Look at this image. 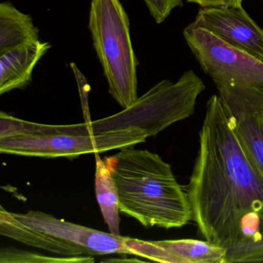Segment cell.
<instances>
[{"mask_svg":"<svg viewBox=\"0 0 263 263\" xmlns=\"http://www.w3.org/2000/svg\"><path fill=\"white\" fill-rule=\"evenodd\" d=\"M186 192L205 240L228 249L263 236V177L241 147L219 95L206 104Z\"/></svg>","mask_w":263,"mask_h":263,"instance_id":"cell-1","label":"cell"},{"mask_svg":"<svg viewBox=\"0 0 263 263\" xmlns=\"http://www.w3.org/2000/svg\"><path fill=\"white\" fill-rule=\"evenodd\" d=\"M119 193L120 210L145 227L181 228L192 219L187 192L158 154L133 147L106 157Z\"/></svg>","mask_w":263,"mask_h":263,"instance_id":"cell-2","label":"cell"},{"mask_svg":"<svg viewBox=\"0 0 263 263\" xmlns=\"http://www.w3.org/2000/svg\"><path fill=\"white\" fill-rule=\"evenodd\" d=\"M204 88L202 80L193 70H189L177 82L164 80L158 83L116 115L84 124H69L66 130L67 134L98 135L140 128L147 136H155L172 124L192 116L198 97Z\"/></svg>","mask_w":263,"mask_h":263,"instance_id":"cell-3","label":"cell"},{"mask_svg":"<svg viewBox=\"0 0 263 263\" xmlns=\"http://www.w3.org/2000/svg\"><path fill=\"white\" fill-rule=\"evenodd\" d=\"M88 29L108 84L109 93L123 108L138 99V58L130 21L120 0H92Z\"/></svg>","mask_w":263,"mask_h":263,"instance_id":"cell-4","label":"cell"},{"mask_svg":"<svg viewBox=\"0 0 263 263\" xmlns=\"http://www.w3.org/2000/svg\"><path fill=\"white\" fill-rule=\"evenodd\" d=\"M183 34L203 71L216 85L220 98L263 93V61L192 24Z\"/></svg>","mask_w":263,"mask_h":263,"instance_id":"cell-5","label":"cell"},{"mask_svg":"<svg viewBox=\"0 0 263 263\" xmlns=\"http://www.w3.org/2000/svg\"><path fill=\"white\" fill-rule=\"evenodd\" d=\"M148 138L140 128H127L98 135L20 134L0 138V152L27 157L73 159L87 154L103 153L134 147Z\"/></svg>","mask_w":263,"mask_h":263,"instance_id":"cell-6","label":"cell"},{"mask_svg":"<svg viewBox=\"0 0 263 263\" xmlns=\"http://www.w3.org/2000/svg\"><path fill=\"white\" fill-rule=\"evenodd\" d=\"M191 24L263 61V30L241 6L201 7Z\"/></svg>","mask_w":263,"mask_h":263,"instance_id":"cell-7","label":"cell"},{"mask_svg":"<svg viewBox=\"0 0 263 263\" xmlns=\"http://www.w3.org/2000/svg\"><path fill=\"white\" fill-rule=\"evenodd\" d=\"M13 215L16 219L30 227L78 246L82 249L84 255H133L126 245V237L121 235L107 233L68 222L41 211H30L26 214Z\"/></svg>","mask_w":263,"mask_h":263,"instance_id":"cell-8","label":"cell"},{"mask_svg":"<svg viewBox=\"0 0 263 263\" xmlns=\"http://www.w3.org/2000/svg\"><path fill=\"white\" fill-rule=\"evenodd\" d=\"M221 100L245 154L263 177V93Z\"/></svg>","mask_w":263,"mask_h":263,"instance_id":"cell-9","label":"cell"},{"mask_svg":"<svg viewBox=\"0 0 263 263\" xmlns=\"http://www.w3.org/2000/svg\"><path fill=\"white\" fill-rule=\"evenodd\" d=\"M50 48V43L37 41L0 54V95L27 87L35 67Z\"/></svg>","mask_w":263,"mask_h":263,"instance_id":"cell-10","label":"cell"},{"mask_svg":"<svg viewBox=\"0 0 263 263\" xmlns=\"http://www.w3.org/2000/svg\"><path fill=\"white\" fill-rule=\"evenodd\" d=\"M0 233L27 246L58 255L64 256L84 255L82 249L78 246L21 222L3 206L0 207Z\"/></svg>","mask_w":263,"mask_h":263,"instance_id":"cell-11","label":"cell"},{"mask_svg":"<svg viewBox=\"0 0 263 263\" xmlns=\"http://www.w3.org/2000/svg\"><path fill=\"white\" fill-rule=\"evenodd\" d=\"M39 29L33 18L13 4H0V54L28 43L40 41Z\"/></svg>","mask_w":263,"mask_h":263,"instance_id":"cell-12","label":"cell"},{"mask_svg":"<svg viewBox=\"0 0 263 263\" xmlns=\"http://www.w3.org/2000/svg\"><path fill=\"white\" fill-rule=\"evenodd\" d=\"M96 158L95 192L98 204L109 231L114 235H120V200L118 187L111 171L99 153Z\"/></svg>","mask_w":263,"mask_h":263,"instance_id":"cell-13","label":"cell"},{"mask_svg":"<svg viewBox=\"0 0 263 263\" xmlns=\"http://www.w3.org/2000/svg\"><path fill=\"white\" fill-rule=\"evenodd\" d=\"M155 241L181 263H228V249L208 240L182 238Z\"/></svg>","mask_w":263,"mask_h":263,"instance_id":"cell-14","label":"cell"},{"mask_svg":"<svg viewBox=\"0 0 263 263\" xmlns=\"http://www.w3.org/2000/svg\"><path fill=\"white\" fill-rule=\"evenodd\" d=\"M90 256L54 257L39 252L23 250L16 248H4L0 251V263H90L95 262Z\"/></svg>","mask_w":263,"mask_h":263,"instance_id":"cell-15","label":"cell"},{"mask_svg":"<svg viewBox=\"0 0 263 263\" xmlns=\"http://www.w3.org/2000/svg\"><path fill=\"white\" fill-rule=\"evenodd\" d=\"M125 242L134 255L158 262L181 263V261L176 256L157 244L155 241H143L138 238L126 237Z\"/></svg>","mask_w":263,"mask_h":263,"instance_id":"cell-16","label":"cell"},{"mask_svg":"<svg viewBox=\"0 0 263 263\" xmlns=\"http://www.w3.org/2000/svg\"><path fill=\"white\" fill-rule=\"evenodd\" d=\"M228 263L263 262V236L228 249Z\"/></svg>","mask_w":263,"mask_h":263,"instance_id":"cell-17","label":"cell"},{"mask_svg":"<svg viewBox=\"0 0 263 263\" xmlns=\"http://www.w3.org/2000/svg\"><path fill=\"white\" fill-rule=\"evenodd\" d=\"M156 24L164 22L172 10L183 6V0H143Z\"/></svg>","mask_w":263,"mask_h":263,"instance_id":"cell-18","label":"cell"},{"mask_svg":"<svg viewBox=\"0 0 263 263\" xmlns=\"http://www.w3.org/2000/svg\"><path fill=\"white\" fill-rule=\"evenodd\" d=\"M243 0H187V3L198 4L201 7H235L241 6Z\"/></svg>","mask_w":263,"mask_h":263,"instance_id":"cell-19","label":"cell"},{"mask_svg":"<svg viewBox=\"0 0 263 263\" xmlns=\"http://www.w3.org/2000/svg\"><path fill=\"white\" fill-rule=\"evenodd\" d=\"M101 261H109V262H119V261H144L143 260L138 259V258H110V259H104Z\"/></svg>","mask_w":263,"mask_h":263,"instance_id":"cell-20","label":"cell"}]
</instances>
